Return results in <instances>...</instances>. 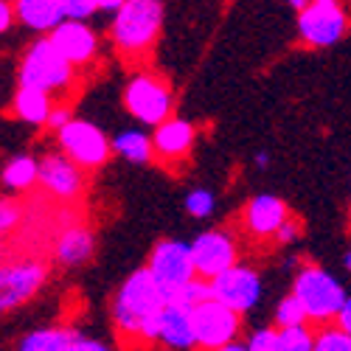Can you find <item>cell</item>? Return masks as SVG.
<instances>
[{
	"label": "cell",
	"mask_w": 351,
	"mask_h": 351,
	"mask_svg": "<svg viewBox=\"0 0 351 351\" xmlns=\"http://www.w3.org/2000/svg\"><path fill=\"white\" fill-rule=\"evenodd\" d=\"M166 306V298L152 278V273L141 267L124 278L112 298V326L121 337L130 340H143V343H155L158 332V317Z\"/></svg>",
	"instance_id": "cell-1"
},
{
	"label": "cell",
	"mask_w": 351,
	"mask_h": 351,
	"mask_svg": "<svg viewBox=\"0 0 351 351\" xmlns=\"http://www.w3.org/2000/svg\"><path fill=\"white\" fill-rule=\"evenodd\" d=\"M160 25L163 3H158V0H127L124 9L112 17L110 37L124 56H138L155 45Z\"/></svg>",
	"instance_id": "cell-2"
},
{
	"label": "cell",
	"mask_w": 351,
	"mask_h": 351,
	"mask_svg": "<svg viewBox=\"0 0 351 351\" xmlns=\"http://www.w3.org/2000/svg\"><path fill=\"white\" fill-rule=\"evenodd\" d=\"M292 295L304 304L309 320H315V324L337 320L340 309L348 301L346 287L332 273H326L324 267H315V265H306L298 270L295 281H292Z\"/></svg>",
	"instance_id": "cell-3"
},
{
	"label": "cell",
	"mask_w": 351,
	"mask_h": 351,
	"mask_svg": "<svg viewBox=\"0 0 351 351\" xmlns=\"http://www.w3.org/2000/svg\"><path fill=\"white\" fill-rule=\"evenodd\" d=\"M17 82H20V87H34V90H43V93H56V90H65L73 82V65L56 51V45L48 37H43L25 48L20 68H17Z\"/></svg>",
	"instance_id": "cell-4"
},
{
	"label": "cell",
	"mask_w": 351,
	"mask_h": 351,
	"mask_svg": "<svg viewBox=\"0 0 351 351\" xmlns=\"http://www.w3.org/2000/svg\"><path fill=\"white\" fill-rule=\"evenodd\" d=\"M146 270L152 273V278L158 281L166 304H171L178 298V292L183 287H189L191 281H197V267H194V253H191V242H180V239H160L152 253H149V265Z\"/></svg>",
	"instance_id": "cell-5"
},
{
	"label": "cell",
	"mask_w": 351,
	"mask_h": 351,
	"mask_svg": "<svg viewBox=\"0 0 351 351\" xmlns=\"http://www.w3.org/2000/svg\"><path fill=\"white\" fill-rule=\"evenodd\" d=\"M171 87L152 76V73H138L127 82L124 87V107L135 121L146 124V127H160L171 119Z\"/></svg>",
	"instance_id": "cell-6"
},
{
	"label": "cell",
	"mask_w": 351,
	"mask_h": 351,
	"mask_svg": "<svg viewBox=\"0 0 351 351\" xmlns=\"http://www.w3.org/2000/svg\"><path fill=\"white\" fill-rule=\"evenodd\" d=\"M56 143H60V152L84 171L104 166L112 155V141L107 138V132L84 119H73L62 132H56Z\"/></svg>",
	"instance_id": "cell-7"
},
{
	"label": "cell",
	"mask_w": 351,
	"mask_h": 351,
	"mask_svg": "<svg viewBox=\"0 0 351 351\" xmlns=\"http://www.w3.org/2000/svg\"><path fill=\"white\" fill-rule=\"evenodd\" d=\"M346 9L337 0H309V6L298 14V37L309 48H329L346 34Z\"/></svg>",
	"instance_id": "cell-8"
},
{
	"label": "cell",
	"mask_w": 351,
	"mask_h": 351,
	"mask_svg": "<svg viewBox=\"0 0 351 351\" xmlns=\"http://www.w3.org/2000/svg\"><path fill=\"white\" fill-rule=\"evenodd\" d=\"M191 253H194L197 276L202 281H214L222 273H228L239 265L237 239L222 228H211V230L197 233V239L191 242Z\"/></svg>",
	"instance_id": "cell-9"
},
{
	"label": "cell",
	"mask_w": 351,
	"mask_h": 351,
	"mask_svg": "<svg viewBox=\"0 0 351 351\" xmlns=\"http://www.w3.org/2000/svg\"><path fill=\"white\" fill-rule=\"evenodd\" d=\"M45 281H48V265L43 258L9 261L3 273H0V306H3V312L32 301Z\"/></svg>",
	"instance_id": "cell-10"
},
{
	"label": "cell",
	"mask_w": 351,
	"mask_h": 351,
	"mask_svg": "<svg viewBox=\"0 0 351 351\" xmlns=\"http://www.w3.org/2000/svg\"><path fill=\"white\" fill-rule=\"evenodd\" d=\"M40 186L48 197L60 202H73L84 194V169L76 166L62 152H48L40 158Z\"/></svg>",
	"instance_id": "cell-11"
},
{
	"label": "cell",
	"mask_w": 351,
	"mask_h": 351,
	"mask_svg": "<svg viewBox=\"0 0 351 351\" xmlns=\"http://www.w3.org/2000/svg\"><path fill=\"white\" fill-rule=\"evenodd\" d=\"M211 289H214V301H219L230 312L245 315L261 301V276L247 265H237L233 270L214 278Z\"/></svg>",
	"instance_id": "cell-12"
},
{
	"label": "cell",
	"mask_w": 351,
	"mask_h": 351,
	"mask_svg": "<svg viewBox=\"0 0 351 351\" xmlns=\"http://www.w3.org/2000/svg\"><path fill=\"white\" fill-rule=\"evenodd\" d=\"M242 315L230 312L219 301H208L199 309H194V329H197V346L206 351H219L230 343H237Z\"/></svg>",
	"instance_id": "cell-13"
},
{
	"label": "cell",
	"mask_w": 351,
	"mask_h": 351,
	"mask_svg": "<svg viewBox=\"0 0 351 351\" xmlns=\"http://www.w3.org/2000/svg\"><path fill=\"white\" fill-rule=\"evenodd\" d=\"M287 219H289V208L276 194H256L245 206V217H242L245 228L258 239H267V237L276 239V233Z\"/></svg>",
	"instance_id": "cell-14"
},
{
	"label": "cell",
	"mask_w": 351,
	"mask_h": 351,
	"mask_svg": "<svg viewBox=\"0 0 351 351\" xmlns=\"http://www.w3.org/2000/svg\"><path fill=\"white\" fill-rule=\"evenodd\" d=\"M155 343L171 348V351H191L197 346V329H194V312L166 304L160 317H158V332Z\"/></svg>",
	"instance_id": "cell-15"
},
{
	"label": "cell",
	"mask_w": 351,
	"mask_h": 351,
	"mask_svg": "<svg viewBox=\"0 0 351 351\" xmlns=\"http://www.w3.org/2000/svg\"><path fill=\"white\" fill-rule=\"evenodd\" d=\"M48 40L56 45V51H60L73 68L87 65L96 56V48H99L93 28L87 23H73V20H65Z\"/></svg>",
	"instance_id": "cell-16"
},
{
	"label": "cell",
	"mask_w": 351,
	"mask_h": 351,
	"mask_svg": "<svg viewBox=\"0 0 351 351\" xmlns=\"http://www.w3.org/2000/svg\"><path fill=\"white\" fill-rule=\"evenodd\" d=\"M93 250H96V239H93L90 228H84V225L62 228L60 237H56V242H53V256L65 267H79V265H84V261H90Z\"/></svg>",
	"instance_id": "cell-17"
},
{
	"label": "cell",
	"mask_w": 351,
	"mask_h": 351,
	"mask_svg": "<svg viewBox=\"0 0 351 351\" xmlns=\"http://www.w3.org/2000/svg\"><path fill=\"white\" fill-rule=\"evenodd\" d=\"M155 141V155L163 160H180L191 152L194 146V124L186 119H169L160 124L152 135Z\"/></svg>",
	"instance_id": "cell-18"
},
{
	"label": "cell",
	"mask_w": 351,
	"mask_h": 351,
	"mask_svg": "<svg viewBox=\"0 0 351 351\" xmlns=\"http://www.w3.org/2000/svg\"><path fill=\"white\" fill-rule=\"evenodd\" d=\"M17 20L32 28V32H43V34H53L56 28L65 23V12H62V0H17L14 3Z\"/></svg>",
	"instance_id": "cell-19"
},
{
	"label": "cell",
	"mask_w": 351,
	"mask_h": 351,
	"mask_svg": "<svg viewBox=\"0 0 351 351\" xmlns=\"http://www.w3.org/2000/svg\"><path fill=\"white\" fill-rule=\"evenodd\" d=\"M53 99L51 93H43V90H34V87H17L14 90V99H12V112L17 115L20 121L25 124H45L48 127V119L53 112Z\"/></svg>",
	"instance_id": "cell-20"
},
{
	"label": "cell",
	"mask_w": 351,
	"mask_h": 351,
	"mask_svg": "<svg viewBox=\"0 0 351 351\" xmlns=\"http://www.w3.org/2000/svg\"><path fill=\"white\" fill-rule=\"evenodd\" d=\"M79 337L82 335L71 326H45V329L28 332L20 340L17 351H71Z\"/></svg>",
	"instance_id": "cell-21"
},
{
	"label": "cell",
	"mask_w": 351,
	"mask_h": 351,
	"mask_svg": "<svg viewBox=\"0 0 351 351\" xmlns=\"http://www.w3.org/2000/svg\"><path fill=\"white\" fill-rule=\"evenodd\" d=\"M40 183V160L32 155H14L6 166H3V186L12 194L28 191Z\"/></svg>",
	"instance_id": "cell-22"
},
{
	"label": "cell",
	"mask_w": 351,
	"mask_h": 351,
	"mask_svg": "<svg viewBox=\"0 0 351 351\" xmlns=\"http://www.w3.org/2000/svg\"><path fill=\"white\" fill-rule=\"evenodd\" d=\"M112 152L130 163H149L155 158V141L141 130H124L112 138Z\"/></svg>",
	"instance_id": "cell-23"
},
{
	"label": "cell",
	"mask_w": 351,
	"mask_h": 351,
	"mask_svg": "<svg viewBox=\"0 0 351 351\" xmlns=\"http://www.w3.org/2000/svg\"><path fill=\"white\" fill-rule=\"evenodd\" d=\"M309 324V315L304 309V304L292 295L281 298L276 306V329H295V326H306Z\"/></svg>",
	"instance_id": "cell-24"
},
{
	"label": "cell",
	"mask_w": 351,
	"mask_h": 351,
	"mask_svg": "<svg viewBox=\"0 0 351 351\" xmlns=\"http://www.w3.org/2000/svg\"><path fill=\"white\" fill-rule=\"evenodd\" d=\"M281 332V351H315L317 335L309 326H295V329H278Z\"/></svg>",
	"instance_id": "cell-25"
},
{
	"label": "cell",
	"mask_w": 351,
	"mask_h": 351,
	"mask_svg": "<svg viewBox=\"0 0 351 351\" xmlns=\"http://www.w3.org/2000/svg\"><path fill=\"white\" fill-rule=\"evenodd\" d=\"M217 208V197L214 191L208 189H194L186 194V211L194 217V219H208Z\"/></svg>",
	"instance_id": "cell-26"
},
{
	"label": "cell",
	"mask_w": 351,
	"mask_h": 351,
	"mask_svg": "<svg viewBox=\"0 0 351 351\" xmlns=\"http://www.w3.org/2000/svg\"><path fill=\"white\" fill-rule=\"evenodd\" d=\"M315 351H351V337L346 332H340L337 326L324 329V332H317Z\"/></svg>",
	"instance_id": "cell-27"
},
{
	"label": "cell",
	"mask_w": 351,
	"mask_h": 351,
	"mask_svg": "<svg viewBox=\"0 0 351 351\" xmlns=\"http://www.w3.org/2000/svg\"><path fill=\"white\" fill-rule=\"evenodd\" d=\"M250 351H281V332L276 326H265V329H256L247 340Z\"/></svg>",
	"instance_id": "cell-28"
},
{
	"label": "cell",
	"mask_w": 351,
	"mask_h": 351,
	"mask_svg": "<svg viewBox=\"0 0 351 351\" xmlns=\"http://www.w3.org/2000/svg\"><path fill=\"white\" fill-rule=\"evenodd\" d=\"M62 12H65V20L87 23L99 12V0H62Z\"/></svg>",
	"instance_id": "cell-29"
},
{
	"label": "cell",
	"mask_w": 351,
	"mask_h": 351,
	"mask_svg": "<svg viewBox=\"0 0 351 351\" xmlns=\"http://www.w3.org/2000/svg\"><path fill=\"white\" fill-rule=\"evenodd\" d=\"M20 219H23V206L14 197H3V202H0V228H3V233L20 225Z\"/></svg>",
	"instance_id": "cell-30"
},
{
	"label": "cell",
	"mask_w": 351,
	"mask_h": 351,
	"mask_svg": "<svg viewBox=\"0 0 351 351\" xmlns=\"http://www.w3.org/2000/svg\"><path fill=\"white\" fill-rule=\"evenodd\" d=\"M301 233H304L301 222H298L295 217H289V219L281 225V230L276 233V242H278V245H292V242L301 239Z\"/></svg>",
	"instance_id": "cell-31"
},
{
	"label": "cell",
	"mask_w": 351,
	"mask_h": 351,
	"mask_svg": "<svg viewBox=\"0 0 351 351\" xmlns=\"http://www.w3.org/2000/svg\"><path fill=\"white\" fill-rule=\"evenodd\" d=\"M73 121V112H71V107H53V112H51V119H48V127L53 130V132H62L68 124Z\"/></svg>",
	"instance_id": "cell-32"
},
{
	"label": "cell",
	"mask_w": 351,
	"mask_h": 351,
	"mask_svg": "<svg viewBox=\"0 0 351 351\" xmlns=\"http://www.w3.org/2000/svg\"><path fill=\"white\" fill-rule=\"evenodd\" d=\"M71 351H112L107 343H101V340H93V337H79L76 343H73V348Z\"/></svg>",
	"instance_id": "cell-33"
},
{
	"label": "cell",
	"mask_w": 351,
	"mask_h": 351,
	"mask_svg": "<svg viewBox=\"0 0 351 351\" xmlns=\"http://www.w3.org/2000/svg\"><path fill=\"white\" fill-rule=\"evenodd\" d=\"M335 326H337L340 332H346V335L351 337V295H348L346 306L340 309V315H337V320H335Z\"/></svg>",
	"instance_id": "cell-34"
},
{
	"label": "cell",
	"mask_w": 351,
	"mask_h": 351,
	"mask_svg": "<svg viewBox=\"0 0 351 351\" xmlns=\"http://www.w3.org/2000/svg\"><path fill=\"white\" fill-rule=\"evenodd\" d=\"M12 12H14V3L3 0V3H0V28H3V32H9V25H12Z\"/></svg>",
	"instance_id": "cell-35"
},
{
	"label": "cell",
	"mask_w": 351,
	"mask_h": 351,
	"mask_svg": "<svg viewBox=\"0 0 351 351\" xmlns=\"http://www.w3.org/2000/svg\"><path fill=\"white\" fill-rule=\"evenodd\" d=\"M306 6H309V0H289V9H292V12H298V14H301Z\"/></svg>",
	"instance_id": "cell-36"
},
{
	"label": "cell",
	"mask_w": 351,
	"mask_h": 351,
	"mask_svg": "<svg viewBox=\"0 0 351 351\" xmlns=\"http://www.w3.org/2000/svg\"><path fill=\"white\" fill-rule=\"evenodd\" d=\"M219 351H250V348H247V343H239V340H237V343H230V346H225V348H219Z\"/></svg>",
	"instance_id": "cell-37"
},
{
	"label": "cell",
	"mask_w": 351,
	"mask_h": 351,
	"mask_svg": "<svg viewBox=\"0 0 351 351\" xmlns=\"http://www.w3.org/2000/svg\"><path fill=\"white\" fill-rule=\"evenodd\" d=\"M256 166L267 169V166H270V155H267V152H258V155H256Z\"/></svg>",
	"instance_id": "cell-38"
},
{
	"label": "cell",
	"mask_w": 351,
	"mask_h": 351,
	"mask_svg": "<svg viewBox=\"0 0 351 351\" xmlns=\"http://www.w3.org/2000/svg\"><path fill=\"white\" fill-rule=\"evenodd\" d=\"M343 267H346V270L351 273V247H348V250L343 253Z\"/></svg>",
	"instance_id": "cell-39"
}]
</instances>
